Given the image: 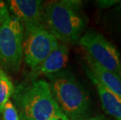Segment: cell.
I'll return each mask as SVG.
<instances>
[{
    "label": "cell",
    "mask_w": 121,
    "mask_h": 120,
    "mask_svg": "<svg viewBox=\"0 0 121 120\" xmlns=\"http://www.w3.org/2000/svg\"><path fill=\"white\" fill-rule=\"evenodd\" d=\"M78 0L51 1L44 6L43 25L60 42L73 44L84 34L87 20Z\"/></svg>",
    "instance_id": "6da1fadb"
},
{
    "label": "cell",
    "mask_w": 121,
    "mask_h": 120,
    "mask_svg": "<svg viewBox=\"0 0 121 120\" xmlns=\"http://www.w3.org/2000/svg\"><path fill=\"white\" fill-rule=\"evenodd\" d=\"M14 105L20 117L27 120H68L56 102L47 81L31 80L14 90Z\"/></svg>",
    "instance_id": "7a4b0ae2"
},
{
    "label": "cell",
    "mask_w": 121,
    "mask_h": 120,
    "mask_svg": "<svg viewBox=\"0 0 121 120\" xmlns=\"http://www.w3.org/2000/svg\"><path fill=\"white\" fill-rule=\"evenodd\" d=\"M51 91L59 108L68 120H81L90 117L91 100L89 94L69 71H63L46 76Z\"/></svg>",
    "instance_id": "3957f363"
},
{
    "label": "cell",
    "mask_w": 121,
    "mask_h": 120,
    "mask_svg": "<svg viewBox=\"0 0 121 120\" xmlns=\"http://www.w3.org/2000/svg\"><path fill=\"white\" fill-rule=\"evenodd\" d=\"M24 27L9 14L0 27V63L7 70L17 73L24 58Z\"/></svg>",
    "instance_id": "277c9868"
},
{
    "label": "cell",
    "mask_w": 121,
    "mask_h": 120,
    "mask_svg": "<svg viewBox=\"0 0 121 120\" xmlns=\"http://www.w3.org/2000/svg\"><path fill=\"white\" fill-rule=\"evenodd\" d=\"M78 42L87 57L105 70L121 77L120 52L103 34L93 30H87Z\"/></svg>",
    "instance_id": "5b68a950"
},
{
    "label": "cell",
    "mask_w": 121,
    "mask_h": 120,
    "mask_svg": "<svg viewBox=\"0 0 121 120\" xmlns=\"http://www.w3.org/2000/svg\"><path fill=\"white\" fill-rule=\"evenodd\" d=\"M24 30L23 59L32 71L57 47L60 41L44 25L26 27Z\"/></svg>",
    "instance_id": "8992f818"
},
{
    "label": "cell",
    "mask_w": 121,
    "mask_h": 120,
    "mask_svg": "<svg viewBox=\"0 0 121 120\" xmlns=\"http://www.w3.org/2000/svg\"><path fill=\"white\" fill-rule=\"evenodd\" d=\"M9 13L20 20L24 27L43 25L44 5L40 0H9Z\"/></svg>",
    "instance_id": "52a82bcc"
},
{
    "label": "cell",
    "mask_w": 121,
    "mask_h": 120,
    "mask_svg": "<svg viewBox=\"0 0 121 120\" xmlns=\"http://www.w3.org/2000/svg\"><path fill=\"white\" fill-rule=\"evenodd\" d=\"M69 59V48L66 44L59 42L55 49L47 56L39 66L30 71L31 80L38 76H47L51 74L60 72L65 68Z\"/></svg>",
    "instance_id": "ba28073f"
},
{
    "label": "cell",
    "mask_w": 121,
    "mask_h": 120,
    "mask_svg": "<svg viewBox=\"0 0 121 120\" xmlns=\"http://www.w3.org/2000/svg\"><path fill=\"white\" fill-rule=\"evenodd\" d=\"M85 72L92 83L96 88L102 107L105 113L112 117L115 120H121V98L109 91L95 76L91 73L88 68Z\"/></svg>",
    "instance_id": "9c48e42d"
},
{
    "label": "cell",
    "mask_w": 121,
    "mask_h": 120,
    "mask_svg": "<svg viewBox=\"0 0 121 120\" xmlns=\"http://www.w3.org/2000/svg\"><path fill=\"white\" fill-rule=\"evenodd\" d=\"M87 67L91 73L113 94L121 98V77L114 73L105 70L86 55Z\"/></svg>",
    "instance_id": "30bf717a"
},
{
    "label": "cell",
    "mask_w": 121,
    "mask_h": 120,
    "mask_svg": "<svg viewBox=\"0 0 121 120\" xmlns=\"http://www.w3.org/2000/svg\"><path fill=\"white\" fill-rule=\"evenodd\" d=\"M14 86L10 78L0 66V110L14 92Z\"/></svg>",
    "instance_id": "8fae6325"
},
{
    "label": "cell",
    "mask_w": 121,
    "mask_h": 120,
    "mask_svg": "<svg viewBox=\"0 0 121 120\" xmlns=\"http://www.w3.org/2000/svg\"><path fill=\"white\" fill-rule=\"evenodd\" d=\"M109 18L111 29L118 36L121 37V2L110 10Z\"/></svg>",
    "instance_id": "7c38bea8"
},
{
    "label": "cell",
    "mask_w": 121,
    "mask_h": 120,
    "mask_svg": "<svg viewBox=\"0 0 121 120\" xmlns=\"http://www.w3.org/2000/svg\"><path fill=\"white\" fill-rule=\"evenodd\" d=\"M2 120H20V117L17 108L11 100L6 102L0 110Z\"/></svg>",
    "instance_id": "4fadbf2b"
},
{
    "label": "cell",
    "mask_w": 121,
    "mask_h": 120,
    "mask_svg": "<svg viewBox=\"0 0 121 120\" xmlns=\"http://www.w3.org/2000/svg\"><path fill=\"white\" fill-rule=\"evenodd\" d=\"M120 2L121 1H119V0H99V1L95 2V4L100 9H108L117 6Z\"/></svg>",
    "instance_id": "5bb4252c"
},
{
    "label": "cell",
    "mask_w": 121,
    "mask_h": 120,
    "mask_svg": "<svg viewBox=\"0 0 121 120\" xmlns=\"http://www.w3.org/2000/svg\"><path fill=\"white\" fill-rule=\"evenodd\" d=\"M9 11L7 6V4L3 1L0 0V27L6 20V19L9 17Z\"/></svg>",
    "instance_id": "9a60e30c"
},
{
    "label": "cell",
    "mask_w": 121,
    "mask_h": 120,
    "mask_svg": "<svg viewBox=\"0 0 121 120\" xmlns=\"http://www.w3.org/2000/svg\"><path fill=\"white\" fill-rule=\"evenodd\" d=\"M81 120H108V119L105 116L100 115V116H90L88 118L83 119Z\"/></svg>",
    "instance_id": "2e32d148"
},
{
    "label": "cell",
    "mask_w": 121,
    "mask_h": 120,
    "mask_svg": "<svg viewBox=\"0 0 121 120\" xmlns=\"http://www.w3.org/2000/svg\"><path fill=\"white\" fill-rule=\"evenodd\" d=\"M20 120H27V119H21V118H20Z\"/></svg>",
    "instance_id": "e0dca14e"
}]
</instances>
